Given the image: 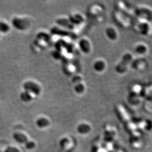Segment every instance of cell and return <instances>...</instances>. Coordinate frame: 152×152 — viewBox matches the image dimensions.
I'll return each mask as SVG.
<instances>
[{
    "label": "cell",
    "mask_w": 152,
    "mask_h": 152,
    "mask_svg": "<svg viewBox=\"0 0 152 152\" xmlns=\"http://www.w3.org/2000/svg\"><path fill=\"white\" fill-rule=\"evenodd\" d=\"M24 89L25 91L29 92L31 94H33L35 95L39 94L41 92V89L39 86L35 82L29 81L26 82L24 84Z\"/></svg>",
    "instance_id": "cell-3"
},
{
    "label": "cell",
    "mask_w": 152,
    "mask_h": 152,
    "mask_svg": "<svg viewBox=\"0 0 152 152\" xmlns=\"http://www.w3.org/2000/svg\"><path fill=\"white\" fill-rule=\"evenodd\" d=\"M105 33L107 37L110 40L115 41L118 38V33L115 28L112 27H110L107 28L105 31Z\"/></svg>",
    "instance_id": "cell-6"
},
{
    "label": "cell",
    "mask_w": 152,
    "mask_h": 152,
    "mask_svg": "<svg viewBox=\"0 0 152 152\" xmlns=\"http://www.w3.org/2000/svg\"><path fill=\"white\" fill-rule=\"evenodd\" d=\"M20 97L22 102H27L32 100L33 97L32 94L29 93V92L24 91V92H23L20 94Z\"/></svg>",
    "instance_id": "cell-14"
},
{
    "label": "cell",
    "mask_w": 152,
    "mask_h": 152,
    "mask_svg": "<svg viewBox=\"0 0 152 152\" xmlns=\"http://www.w3.org/2000/svg\"><path fill=\"white\" fill-rule=\"evenodd\" d=\"M133 56L130 52H126L122 56L120 62L116 67V71L118 73L122 75L128 71L133 60Z\"/></svg>",
    "instance_id": "cell-1"
},
{
    "label": "cell",
    "mask_w": 152,
    "mask_h": 152,
    "mask_svg": "<svg viewBox=\"0 0 152 152\" xmlns=\"http://www.w3.org/2000/svg\"><path fill=\"white\" fill-rule=\"evenodd\" d=\"M106 67V64L103 60H98L93 64V69L96 72H102Z\"/></svg>",
    "instance_id": "cell-8"
},
{
    "label": "cell",
    "mask_w": 152,
    "mask_h": 152,
    "mask_svg": "<svg viewBox=\"0 0 152 152\" xmlns=\"http://www.w3.org/2000/svg\"><path fill=\"white\" fill-rule=\"evenodd\" d=\"M69 141L68 139L66 138H64V139H61L60 144L61 147L65 148L67 144H69Z\"/></svg>",
    "instance_id": "cell-18"
},
{
    "label": "cell",
    "mask_w": 152,
    "mask_h": 152,
    "mask_svg": "<svg viewBox=\"0 0 152 152\" xmlns=\"http://www.w3.org/2000/svg\"><path fill=\"white\" fill-rule=\"evenodd\" d=\"M146 62L144 60H140L138 59L136 60H133L132 62L131 63L130 65L135 70H141L144 68L146 66Z\"/></svg>",
    "instance_id": "cell-7"
},
{
    "label": "cell",
    "mask_w": 152,
    "mask_h": 152,
    "mask_svg": "<svg viewBox=\"0 0 152 152\" xmlns=\"http://www.w3.org/2000/svg\"><path fill=\"white\" fill-rule=\"evenodd\" d=\"M77 131L81 134H86L90 131L91 128L87 124L82 123L78 125Z\"/></svg>",
    "instance_id": "cell-11"
},
{
    "label": "cell",
    "mask_w": 152,
    "mask_h": 152,
    "mask_svg": "<svg viewBox=\"0 0 152 152\" xmlns=\"http://www.w3.org/2000/svg\"><path fill=\"white\" fill-rule=\"evenodd\" d=\"M135 53L139 56H144L148 52V47L144 43H138L133 47Z\"/></svg>",
    "instance_id": "cell-5"
},
{
    "label": "cell",
    "mask_w": 152,
    "mask_h": 152,
    "mask_svg": "<svg viewBox=\"0 0 152 152\" xmlns=\"http://www.w3.org/2000/svg\"><path fill=\"white\" fill-rule=\"evenodd\" d=\"M13 136L14 139L20 144H25L28 141L27 136L22 132H16Z\"/></svg>",
    "instance_id": "cell-9"
},
{
    "label": "cell",
    "mask_w": 152,
    "mask_h": 152,
    "mask_svg": "<svg viewBox=\"0 0 152 152\" xmlns=\"http://www.w3.org/2000/svg\"><path fill=\"white\" fill-rule=\"evenodd\" d=\"M79 47L85 53H88L90 51L91 45L90 42L85 39H82L79 42Z\"/></svg>",
    "instance_id": "cell-10"
},
{
    "label": "cell",
    "mask_w": 152,
    "mask_h": 152,
    "mask_svg": "<svg viewBox=\"0 0 152 152\" xmlns=\"http://www.w3.org/2000/svg\"><path fill=\"white\" fill-rule=\"evenodd\" d=\"M9 30V26L4 22L0 21V32L6 33Z\"/></svg>",
    "instance_id": "cell-15"
},
{
    "label": "cell",
    "mask_w": 152,
    "mask_h": 152,
    "mask_svg": "<svg viewBox=\"0 0 152 152\" xmlns=\"http://www.w3.org/2000/svg\"><path fill=\"white\" fill-rule=\"evenodd\" d=\"M13 26L17 29L22 30L24 28V20L19 18H15L12 21Z\"/></svg>",
    "instance_id": "cell-13"
},
{
    "label": "cell",
    "mask_w": 152,
    "mask_h": 152,
    "mask_svg": "<svg viewBox=\"0 0 152 152\" xmlns=\"http://www.w3.org/2000/svg\"><path fill=\"white\" fill-rule=\"evenodd\" d=\"M85 87L82 84L79 83L75 86V91L78 93H82L84 92Z\"/></svg>",
    "instance_id": "cell-17"
},
{
    "label": "cell",
    "mask_w": 152,
    "mask_h": 152,
    "mask_svg": "<svg viewBox=\"0 0 152 152\" xmlns=\"http://www.w3.org/2000/svg\"><path fill=\"white\" fill-rule=\"evenodd\" d=\"M151 26L149 22L142 20V21L137 23L136 28L138 32L143 34L147 35L150 33L151 31Z\"/></svg>",
    "instance_id": "cell-4"
},
{
    "label": "cell",
    "mask_w": 152,
    "mask_h": 152,
    "mask_svg": "<svg viewBox=\"0 0 152 152\" xmlns=\"http://www.w3.org/2000/svg\"><path fill=\"white\" fill-rule=\"evenodd\" d=\"M136 13L140 17L141 20L151 22H152V10L145 7H139L136 9Z\"/></svg>",
    "instance_id": "cell-2"
},
{
    "label": "cell",
    "mask_w": 152,
    "mask_h": 152,
    "mask_svg": "<svg viewBox=\"0 0 152 152\" xmlns=\"http://www.w3.org/2000/svg\"><path fill=\"white\" fill-rule=\"evenodd\" d=\"M50 124L49 121L44 117H41L37 119L36 122L37 126L40 129H44L49 126Z\"/></svg>",
    "instance_id": "cell-12"
},
{
    "label": "cell",
    "mask_w": 152,
    "mask_h": 152,
    "mask_svg": "<svg viewBox=\"0 0 152 152\" xmlns=\"http://www.w3.org/2000/svg\"><path fill=\"white\" fill-rule=\"evenodd\" d=\"M25 147L28 150H32L36 147V143L33 141L28 140L25 143Z\"/></svg>",
    "instance_id": "cell-16"
}]
</instances>
